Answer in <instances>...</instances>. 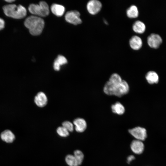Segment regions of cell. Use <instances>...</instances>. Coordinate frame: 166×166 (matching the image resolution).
Here are the masks:
<instances>
[{"label":"cell","instance_id":"26","mask_svg":"<svg viewBox=\"0 0 166 166\" xmlns=\"http://www.w3.org/2000/svg\"><path fill=\"white\" fill-rule=\"evenodd\" d=\"M5 1L9 3H11L12 2H14L15 1L14 0H5Z\"/></svg>","mask_w":166,"mask_h":166},{"label":"cell","instance_id":"18","mask_svg":"<svg viewBox=\"0 0 166 166\" xmlns=\"http://www.w3.org/2000/svg\"><path fill=\"white\" fill-rule=\"evenodd\" d=\"M111 108L113 113L119 115H122L125 111L124 107L119 102H117L112 105Z\"/></svg>","mask_w":166,"mask_h":166},{"label":"cell","instance_id":"19","mask_svg":"<svg viewBox=\"0 0 166 166\" xmlns=\"http://www.w3.org/2000/svg\"><path fill=\"white\" fill-rule=\"evenodd\" d=\"M127 16L130 18H135L139 15V11L137 7L135 5L130 6L126 12Z\"/></svg>","mask_w":166,"mask_h":166},{"label":"cell","instance_id":"2","mask_svg":"<svg viewBox=\"0 0 166 166\" xmlns=\"http://www.w3.org/2000/svg\"><path fill=\"white\" fill-rule=\"evenodd\" d=\"M3 10L6 16L15 19L23 18L26 15V9L20 5L18 6L14 4L6 5L3 7Z\"/></svg>","mask_w":166,"mask_h":166},{"label":"cell","instance_id":"27","mask_svg":"<svg viewBox=\"0 0 166 166\" xmlns=\"http://www.w3.org/2000/svg\"><path fill=\"white\" fill-rule=\"evenodd\" d=\"M104 22L105 23V24H108V22H107L106 21V20H104Z\"/></svg>","mask_w":166,"mask_h":166},{"label":"cell","instance_id":"15","mask_svg":"<svg viewBox=\"0 0 166 166\" xmlns=\"http://www.w3.org/2000/svg\"><path fill=\"white\" fill-rule=\"evenodd\" d=\"M51 10L53 14L57 16L60 17L63 14L65 11V8L61 5L53 4L51 6Z\"/></svg>","mask_w":166,"mask_h":166},{"label":"cell","instance_id":"5","mask_svg":"<svg viewBox=\"0 0 166 166\" xmlns=\"http://www.w3.org/2000/svg\"><path fill=\"white\" fill-rule=\"evenodd\" d=\"M80 15L79 12L77 11L71 10L66 14L65 18L68 22L74 25H77L82 22Z\"/></svg>","mask_w":166,"mask_h":166},{"label":"cell","instance_id":"12","mask_svg":"<svg viewBox=\"0 0 166 166\" xmlns=\"http://www.w3.org/2000/svg\"><path fill=\"white\" fill-rule=\"evenodd\" d=\"M73 123L75 126V129L77 132H83L86 128V122L83 118H76L74 120Z\"/></svg>","mask_w":166,"mask_h":166},{"label":"cell","instance_id":"21","mask_svg":"<svg viewBox=\"0 0 166 166\" xmlns=\"http://www.w3.org/2000/svg\"><path fill=\"white\" fill-rule=\"evenodd\" d=\"M74 156L75 157L78 165H80L83 160L84 155L83 153L79 150H76L74 152Z\"/></svg>","mask_w":166,"mask_h":166},{"label":"cell","instance_id":"20","mask_svg":"<svg viewBox=\"0 0 166 166\" xmlns=\"http://www.w3.org/2000/svg\"><path fill=\"white\" fill-rule=\"evenodd\" d=\"M67 164L69 166H79L77 161L74 155H67L65 158Z\"/></svg>","mask_w":166,"mask_h":166},{"label":"cell","instance_id":"10","mask_svg":"<svg viewBox=\"0 0 166 166\" xmlns=\"http://www.w3.org/2000/svg\"><path fill=\"white\" fill-rule=\"evenodd\" d=\"M34 101L38 106L43 107L45 106L47 104V97L43 92H39L35 96Z\"/></svg>","mask_w":166,"mask_h":166},{"label":"cell","instance_id":"17","mask_svg":"<svg viewBox=\"0 0 166 166\" xmlns=\"http://www.w3.org/2000/svg\"><path fill=\"white\" fill-rule=\"evenodd\" d=\"M2 140L8 143L12 142L15 139V136L10 130H6L3 132L1 134Z\"/></svg>","mask_w":166,"mask_h":166},{"label":"cell","instance_id":"6","mask_svg":"<svg viewBox=\"0 0 166 166\" xmlns=\"http://www.w3.org/2000/svg\"><path fill=\"white\" fill-rule=\"evenodd\" d=\"M128 132L137 140H144L147 136L146 129L140 127H136L130 129Z\"/></svg>","mask_w":166,"mask_h":166},{"label":"cell","instance_id":"24","mask_svg":"<svg viewBox=\"0 0 166 166\" xmlns=\"http://www.w3.org/2000/svg\"><path fill=\"white\" fill-rule=\"evenodd\" d=\"M5 25L4 21L2 18H0V30L3 29L4 28Z\"/></svg>","mask_w":166,"mask_h":166},{"label":"cell","instance_id":"23","mask_svg":"<svg viewBox=\"0 0 166 166\" xmlns=\"http://www.w3.org/2000/svg\"><path fill=\"white\" fill-rule=\"evenodd\" d=\"M62 126L65 128L69 132H72L73 130V124L68 121H64L62 123Z\"/></svg>","mask_w":166,"mask_h":166},{"label":"cell","instance_id":"9","mask_svg":"<svg viewBox=\"0 0 166 166\" xmlns=\"http://www.w3.org/2000/svg\"><path fill=\"white\" fill-rule=\"evenodd\" d=\"M130 147L131 150L134 153L140 154L143 152L144 145L142 141L135 140L132 142Z\"/></svg>","mask_w":166,"mask_h":166},{"label":"cell","instance_id":"3","mask_svg":"<svg viewBox=\"0 0 166 166\" xmlns=\"http://www.w3.org/2000/svg\"><path fill=\"white\" fill-rule=\"evenodd\" d=\"M29 12L32 14L45 17L49 14V7L45 2L41 1L38 4H32L28 7Z\"/></svg>","mask_w":166,"mask_h":166},{"label":"cell","instance_id":"8","mask_svg":"<svg viewBox=\"0 0 166 166\" xmlns=\"http://www.w3.org/2000/svg\"><path fill=\"white\" fill-rule=\"evenodd\" d=\"M162 40L158 34H152L147 38V43L148 45L154 49L158 48L161 44Z\"/></svg>","mask_w":166,"mask_h":166},{"label":"cell","instance_id":"7","mask_svg":"<svg viewBox=\"0 0 166 166\" xmlns=\"http://www.w3.org/2000/svg\"><path fill=\"white\" fill-rule=\"evenodd\" d=\"M102 6L101 3L97 0L89 1L87 5V9L88 12L92 15H95L101 10Z\"/></svg>","mask_w":166,"mask_h":166},{"label":"cell","instance_id":"25","mask_svg":"<svg viewBox=\"0 0 166 166\" xmlns=\"http://www.w3.org/2000/svg\"><path fill=\"white\" fill-rule=\"evenodd\" d=\"M135 159V157L133 155H130L127 157V162L129 164Z\"/></svg>","mask_w":166,"mask_h":166},{"label":"cell","instance_id":"14","mask_svg":"<svg viewBox=\"0 0 166 166\" xmlns=\"http://www.w3.org/2000/svg\"><path fill=\"white\" fill-rule=\"evenodd\" d=\"M67 63V60L64 56L59 55L54 60L53 65L54 69L56 71H59L61 66Z\"/></svg>","mask_w":166,"mask_h":166},{"label":"cell","instance_id":"11","mask_svg":"<svg viewBox=\"0 0 166 166\" xmlns=\"http://www.w3.org/2000/svg\"><path fill=\"white\" fill-rule=\"evenodd\" d=\"M129 44L132 49L135 50H138L142 47L143 42L140 37L136 35H134L130 39Z\"/></svg>","mask_w":166,"mask_h":166},{"label":"cell","instance_id":"22","mask_svg":"<svg viewBox=\"0 0 166 166\" xmlns=\"http://www.w3.org/2000/svg\"><path fill=\"white\" fill-rule=\"evenodd\" d=\"M57 132L58 134L62 137H66L69 135V132L63 126L58 127Z\"/></svg>","mask_w":166,"mask_h":166},{"label":"cell","instance_id":"4","mask_svg":"<svg viewBox=\"0 0 166 166\" xmlns=\"http://www.w3.org/2000/svg\"><path fill=\"white\" fill-rule=\"evenodd\" d=\"M129 86L128 83L125 80L115 86L113 90V95L121 97L128 93L129 91Z\"/></svg>","mask_w":166,"mask_h":166},{"label":"cell","instance_id":"13","mask_svg":"<svg viewBox=\"0 0 166 166\" xmlns=\"http://www.w3.org/2000/svg\"><path fill=\"white\" fill-rule=\"evenodd\" d=\"M145 77L148 82L150 84H157L159 81V77L158 74L153 71L148 72Z\"/></svg>","mask_w":166,"mask_h":166},{"label":"cell","instance_id":"16","mask_svg":"<svg viewBox=\"0 0 166 166\" xmlns=\"http://www.w3.org/2000/svg\"><path fill=\"white\" fill-rule=\"evenodd\" d=\"M132 28L133 30L135 32L138 34H142L145 30L146 26L142 22L137 20L134 23Z\"/></svg>","mask_w":166,"mask_h":166},{"label":"cell","instance_id":"1","mask_svg":"<svg viewBox=\"0 0 166 166\" xmlns=\"http://www.w3.org/2000/svg\"><path fill=\"white\" fill-rule=\"evenodd\" d=\"M24 23L30 34L34 36L39 35L42 33L45 25L43 19L34 16L28 17L26 19Z\"/></svg>","mask_w":166,"mask_h":166}]
</instances>
